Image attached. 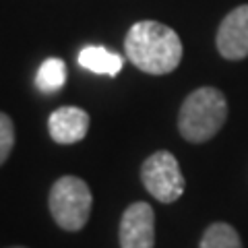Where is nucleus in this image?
Masks as SVG:
<instances>
[{"instance_id":"1","label":"nucleus","mask_w":248,"mask_h":248,"mask_svg":"<svg viewBox=\"0 0 248 248\" xmlns=\"http://www.w3.org/2000/svg\"><path fill=\"white\" fill-rule=\"evenodd\" d=\"M124 52L133 64L147 75H168L182 60L178 33L159 21H139L124 37Z\"/></svg>"},{"instance_id":"2","label":"nucleus","mask_w":248,"mask_h":248,"mask_svg":"<svg viewBox=\"0 0 248 248\" xmlns=\"http://www.w3.org/2000/svg\"><path fill=\"white\" fill-rule=\"evenodd\" d=\"M228 120V99L217 87L192 91L178 114V130L188 143H207Z\"/></svg>"},{"instance_id":"3","label":"nucleus","mask_w":248,"mask_h":248,"mask_svg":"<svg viewBox=\"0 0 248 248\" xmlns=\"http://www.w3.org/2000/svg\"><path fill=\"white\" fill-rule=\"evenodd\" d=\"M48 207L62 230L79 232L89 221L93 197L85 180L77 176H62L50 188Z\"/></svg>"},{"instance_id":"4","label":"nucleus","mask_w":248,"mask_h":248,"mask_svg":"<svg viewBox=\"0 0 248 248\" xmlns=\"http://www.w3.org/2000/svg\"><path fill=\"white\" fill-rule=\"evenodd\" d=\"M141 180L147 192L159 203H174L184 195L186 188L180 164L170 151H155L143 161Z\"/></svg>"},{"instance_id":"5","label":"nucleus","mask_w":248,"mask_h":248,"mask_svg":"<svg viewBox=\"0 0 248 248\" xmlns=\"http://www.w3.org/2000/svg\"><path fill=\"white\" fill-rule=\"evenodd\" d=\"M120 248H153L155 246V213L149 203H133L120 219Z\"/></svg>"},{"instance_id":"6","label":"nucleus","mask_w":248,"mask_h":248,"mask_svg":"<svg viewBox=\"0 0 248 248\" xmlns=\"http://www.w3.org/2000/svg\"><path fill=\"white\" fill-rule=\"evenodd\" d=\"M215 46L226 60H242L248 56V4L236 6L223 17L215 35Z\"/></svg>"},{"instance_id":"7","label":"nucleus","mask_w":248,"mask_h":248,"mask_svg":"<svg viewBox=\"0 0 248 248\" xmlns=\"http://www.w3.org/2000/svg\"><path fill=\"white\" fill-rule=\"evenodd\" d=\"M48 130L58 145H75L87 135L89 114L77 106H62L50 114Z\"/></svg>"},{"instance_id":"8","label":"nucleus","mask_w":248,"mask_h":248,"mask_svg":"<svg viewBox=\"0 0 248 248\" xmlns=\"http://www.w3.org/2000/svg\"><path fill=\"white\" fill-rule=\"evenodd\" d=\"M79 64L83 68H87V71H91V73L116 77L122 71L124 60H122L120 54H114V52L106 50V48H97V46H89V48L81 50Z\"/></svg>"},{"instance_id":"9","label":"nucleus","mask_w":248,"mask_h":248,"mask_svg":"<svg viewBox=\"0 0 248 248\" xmlns=\"http://www.w3.org/2000/svg\"><path fill=\"white\" fill-rule=\"evenodd\" d=\"M37 89L46 95L58 93L66 83V64L60 58H48L42 62L40 71H37Z\"/></svg>"},{"instance_id":"10","label":"nucleus","mask_w":248,"mask_h":248,"mask_svg":"<svg viewBox=\"0 0 248 248\" xmlns=\"http://www.w3.org/2000/svg\"><path fill=\"white\" fill-rule=\"evenodd\" d=\"M199 248H242V240L230 223L217 221L205 230Z\"/></svg>"},{"instance_id":"11","label":"nucleus","mask_w":248,"mask_h":248,"mask_svg":"<svg viewBox=\"0 0 248 248\" xmlns=\"http://www.w3.org/2000/svg\"><path fill=\"white\" fill-rule=\"evenodd\" d=\"M13 147H15V124L11 116L0 112V166L9 159Z\"/></svg>"},{"instance_id":"12","label":"nucleus","mask_w":248,"mask_h":248,"mask_svg":"<svg viewBox=\"0 0 248 248\" xmlns=\"http://www.w3.org/2000/svg\"><path fill=\"white\" fill-rule=\"evenodd\" d=\"M11 248H25V246H11Z\"/></svg>"}]
</instances>
